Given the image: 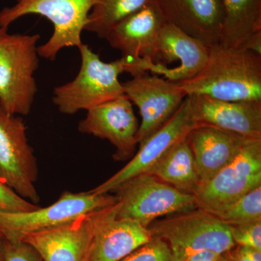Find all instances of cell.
Wrapping results in <instances>:
<instances>
[{"instance_id":"1","label":"cell","mask_w":261,"mask_h":261,"mask_svg":"<svg viewBox=\"0 0 261 261\" xmlns=\"http://www.w3.org/2000/svg\"><path fill=\"white\" fill-rule=\"evenodd\" d=\"M190 95H205L225 101H261V55L220 44L209 47L202 70L178 82Z\"/></svg>"},{"instance_id":"2","label":"cell","mask_w":261,"mask_h":261,"mask_svg":"<svg viewBox=\"0 0 261 261\" xmlns=\"http://www.w3.org/2000/svg\"><path fill=\"white\" fill-rule=\"evenodd\" d=\"M81 67L74 80L58 86L53 90V102L63 114L73 115L112 100L124 94L119 75L135 76L137 66L126 58L106 63L87 44L80 48Z\"/></svg>"},{"instance_id":"3","label":"cell","mask_w":261,"mask_h":261,"mask_svg":"<svg viewBox=\"0 0 261 261\" xmlns=\"http://www.w3.org/2000/svg\"><path fill=\"white\" fill-rule=\"evenodd\" d=\"M39 34H11L0 27V105L7 112L27 116L38 92Z\"/></svg>"},{"instance_id":"4","label":"cell","mask_w":261,"mask_h":261,"mask_svg":"<svg viewBox=\"0 0 261 261\" xmlns=\"http://www.w3.org/2000/svg\"><path fill=\"white\" fill-rule=\"evenodd\" d=\"M147 228L152 238L166 243L174 261H185L201 250L225 253L236 246L229 226L215 215L197 207L155 220Z\"/></svg>"},{"instance_id":"5","label":"cell","mask_w":261,"mask_h":261,"mask_svg":"<svg viewBox=\"0 0 261 261\" xmlns=\"http://www.w3.org/2000/svg\"><path fill=\"white\" fill-rule=\"evenodd\" d=\"M15 4L0 11V27H8L29 14L44 17L53 25L49 40L38 46L40 58L54 61L64 48L82 45V34L88 15L97 0H15Z\"/></svg>"},{"instance_id":"6","label":"cell","mask_w":261,"mask_h":261,"mask_svg":"<svg viewBox=\"0 0 261 261\" xmlns=\"http://www.w3.org/2000/svg\"><path fill=\"white\" fill-rule=\"evenodd\" d=\"M112 192L116 197L117 217L133 220L147 228L161 216L197 208L195 196L147 173L126 180Z\"/></svg>"},{"instance_id":"7","label":"cell","mask_w":261,"mask_h":261,"mask_svg":"<svg viewBox=\"0 0 261 261\" xmlns=\"http://www.w3.org/2000/svg\"><path fill=\"white\" fill-rule=\"evenodd\" d=\"M261 187V139H248L229 164L194 193L197 208L218 216L240 197Z\"/></svg>"},{"instance_id":"8","label":"cell","mask_w":261,"mask_h":261,"mask_svg":"<svg viewBox=\"0 0 261 261\" xmlns=\"http://www.w3.org/2000/svg\"><path fill=\"white\" fill-rule=\"evenodd\" d=\"M116 202V196L110 193L64 192L56 202L46 207H39L28 212H0V229L6 240H19L27 233L66 224L82 215L100 210Z\"/></svg>"},{"instance_id":"9","label":"cell","mask_w":261,"mask_h":261,"mask_svg":"<svg viewBox=\"0 0 261 261\" xmlns=\"http://www.w3.org/2000/svg\"><path fill=\"white\" fill-rule=\"evenodd\" d=\"M23 118L10 114L0 105V180L20 197L38 205L35 183L37 161L27 137Z\"/></svg>"},{"instance_id":"10","label":"cell","mask_w":261,"mask_h":261,"mask_svg":"<svg viewBox=\"0 0 261 261\" xmlns=\"http://www.w3.org/2000/svg\"><path fill=\"white\" fill-rule=\"evenodd\" d=\"M122 85L142 117L137 134L139 145L162 127L187 97L176 82L148 73L135 75Z\"/></svg>"},{"instance_id":"11","label":"cell","mask_w":261,"mask_h":261,"mask_svg":"<svg viewBox=\"0 0 261 261\" xmlns=\"http://www.w3.org/2000/svg\"><path fill=\"white\" fill-rule=\"evenodd\" d=\"M166 23L159 7L152 0L117 23L106 39L111 47L121 51L122 58L135 63L141 71L147 73V63L154 73L157 68L153 63L154 51Z\"/></svg>"},{"instance_id":"12","label":"cell","mask_w":261,"mask_h":261,"mask_svg":"<svg viewBox=\"0 0 261 261\" xmlns=\"http://www.w3.org/2000/svg\"><path fill=\"white\" fill-rule=\"evenodd\" d=\"M197 126L187 97L171 118L140 144L138 152L129 163L91 191L110 193L126 180L147 172L173 146L186 139L190 130Z\"/></svg>"},{"instance_id":"13","label":"cell","mask_w":261,"mask_h":261,"mask_svg":"<svg viewBox=\"0 0 261 261\" xmlns=\"http://www.w3.org/2000/svg\"><path fill=\"white\" fill-rule=\"evenodd\" d=\"M139 126L133 104L124 94L88 110L78 128L81 133L109 141L116 148L113 159L124 161L135 153Z\"/></svg>"},{"instance_id":"14","label":"cell","mask_w":261,"mask_h":261,"mask_svg":"<svg viewBox=\"0 0 261 261\" xmlns=\"http://www.w3.org/2000/svg\"><path fill=\"white\" fill-rule=\"evenodd\" d=\"M116 202L105 209L96 224L83 261H120L152 239L148 228L116 216Z\"/></svg>"},{"instance_id":"15","label":"cell","mask_w":261,"mask_h":261,"mask_svg":"<svg viewBox=\"0 0 261 261\" xmlns=\"http://www.w3.org/2000/svg\"><path fill=\"white\" fill-rule=\"evenodd\" d=\"M106 207L56 227L27 233L19 240L34 247L44 261H83L89 239Z\"/></svg>"},{"instance_id":"16","label":"cell","mask_w":261,"mask_h":261,"mask_svg":"<svg viewBox=\"0 0 261 261\" xmlns=\"http://www.w3.org/2000/svg\"><path fill=\"white\" fill-rule=\"evenodd\" d=\"M197 126L216 127L247 138L261 139V101H225L187 96Z\"/></svg>"},{"instance_id":"17","label":"cell","mask_w":261,"mask_h":261,"mask_svg":"<svg viewBox=\"0 0 261 261\" xmlns=\"http://www.w3.org/2000/svg\"><path fill=\"white\" fill-rule=\"evenodd\" d=\"M208 53L209 47L200 41L166 23L160 33L153 63L165 67L160 75L178 83L197 74L205 65Z\"/></svg>"},{"instance_id":"18","label":"cell","mask_w":261,"mask_h":261,"mask_svg":"<svg viewBox=\"0 0 261 261\" xmlns=\"http://www.w3.org/2000/svg\"><path fill=\"white\" fill-rule=\"evenodd\" d=\"M166 23L206 47L219 44L224 18L223 0H154Z\"/></svg>"},{"instance_id":"19","label":"cell","mask_w":261,"mask_h":261,"mask_svg":"<svg viewBox=\"0 0 261 261\" xmlns=\"http://www.w3.org/2000/svg\"><path fill=\"white\" fill-rule=\"evenodd\" d=\"M186 139L202 185L229 164L250 138L216 127L198 125L190 130Z\"/></svg>"},{"instance_id":"20","label":"cell","mask_w":261,"mask_h":261,"mask_svg":"<svg viewBox=\"0 0 261 261\" xmlns=\"http://www.w3.org/2000/svg\"><path fill=\"white\" fill-rule=\"evenodd\" d=\"M220 45L261 55V0H223Z\"/></svg>"},{"instance_id":"21","label":"cell","mask_w":261,"mask_h":261,"mask_svg":"<svg viewBox=\"0 0 261 261\" xmlns=\"http://www.w3.org/2000/svg\"><path fill=\"white\" fill-rule=\"evenodd\" d=\"M146 173L192 195L201 185L195 157L187 139L173 146Z\"/></svg>"},{"instance_id":"22","label":"cell","mask_w":261,"mask_h":261,"mask_svg":"<svg viewBox=\"0 0 261 261\" xmlns=\"http://www.w3.org/2000/svg\"><path fill=\"white\" fill-rule=\"evenodd\" d=\"M151 1L152 0H97L89 13L84 30L106 39L117 23Z\"/></svg>"},{"instance_id":"23","label":"cell","mask_w":261,"mask_h":261,"mask_svg":"<svg viewBox=\"0 0 261 261\" xmlns=\"http://www.w3.org/2000/svg\"><path fill=\"white\" fill-rule=\"evenodd\" d=\"M217 217L228 226L261 221V187L240 197Z\"/></svg>"},{"instance_id":"24","label":"cell","mask_w":261,"mask_h":261,"mask_svg":"<svg viewBox=\"0 0 261 261\" xmlns=\"http://www.w3.org/2000/svg\"><path fill=\"white\" fill-rule=\"evenodd\" d=\"M120 261H174L164 241L152 238L148 243L142 245L128 256Z\"/></svg>"},{"instance_id":"25","label":"cell","mask_w":261,"mask_h":261,"mask_svg":"<svg viewBox=\"0 0 261 261\" xmlns=\"http://www.w3.org/2000/svg\"><path fill=\"white\" fill-rule=\"evenodd\" d=\"M235 245L261 250V221L229 226Z\"/></svg>"},{"instance_id":"26","label":"cell","mask_w":261,"mask_h":261,"mask_svg":"<svg viewBox=\"0 0 261 261\" xmlns=\"http://www.w3.org/2000/svg\"><path fill=\"white\" fill-rule=\"evenodd\" d=\"M39 206L20 197L6 184L0 180V212H28Z\"/></svg>"},{"instance_id":"27","label":"cell","mask_w":261,"mask_h":261,"mask_svg":"<svg viewBox=\"0 0 261 261\" xmlns=\"http://www.w3.org/2000/svg\"><path fill=\"white\" fill-rule=\"evenodd\" d=\"M4 261H44L37 250L21 240L4 238Z\"/></svg>"},{"instance_id":"28","label":"cell","mask_w":261,"mask_h":261,"mask_svg":"<svg viewBox=\"0 0 261 261\" xmlns=\"http://www.w3.org/2000/svg\"><path fill=\"white\" fill-rule=\"evenodd\" d=\"M223 255L214 250H201L192 254L185 261H220Z\"/></svg>"},{"instance_id":"29","label":"cell","mask_w":261,"mask_h":261,"mask_svg":"<svg viewBox=\"0 0 261 261\" xmlns=\"http://www.w3.org/2000/svg\"><path fill=\"white\" fill-rule=\"evenodd\" d=\"M228 256H229L231 261H251L246 256L243 249L240 246H234L231 250L228 252Z\"/></svg>"},{"instance_id":"30","label":"cell","mask_w":261,"mask_h":261,"mask_svg":"<svg viewBox=\"0 0 261 261\" xmlns=\"http://www.w3.org/2000/svg\"><path fill=\"white\" fill-rule=\"evenodd\" d=\"M0 261H4V238H0Z\"/></svg>"},{"instance_id":"31","label":"cell","mask_w":261,"mask_h":261,"mask_svg":"<svg viewBox=\"0 0 261 261\" xmlns=\"http://www.w3.org/2000/svg\"><path fill=\"white\" fill-rule=\"evenodd\" d=\"M220 261H231V260H230L229 256H228V252L224 253V255H223V256L221 257V260Z\"/></svg>"},{"instance_id":"32","label":"cell","mask_w":261,"mask_h":261,"mask_svg":"<svg viewBox=\"0 0 261 261\" xmlns=\"http://www.w3.org/2000/svg\"><path fill=\"white\" fill-rule=\"evenodd\" d=\"M0 238H4V235H3V231L0 229Z\"/></svg>"}]
</instances>
